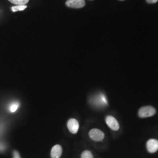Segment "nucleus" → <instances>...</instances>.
<instances>
[{
	"label": "nucleus",
	"mask_w": 158,
	"mask_h": 158,
	"mask_svg": "<svg viewBox=\"0 0 158 158\" xmlns=\"http://www.w3.org/2000/svg\"><path fill=\"white\" fill-rule=\"evenodd\" d=\"M156 113V110L152 106H144L139 110L138 115L141 118H147L153 116Z\"/></svg>",
	"instance_id": "obj_1"
},
{
	"label": "nucleus",
	"mask_w": 158,
	"mask_h": 158,
	"mask_svg": "<svg viewBox=\"0 0 158 158\" xmlns=\"http://www.w3.org/2000/svg\"><path fill=\"white\" fill-rule=\"evenodd\" d=\"M89 134L90 138L94 141H102L105 137L104 133L101 130L97 128H93L91 130Z\"/></svg>",
	"instance_id": "obj_2"
},
{
	"label": "nucleus",
	"mask_w": 158,
	"mask_h": 158,
	"mask_svg": "<svg viewBox=\"0 0 158 158\" xmlns=\"http://www.w3.org/2000/svg\"><path fill=\"white\" fill-rule=\"evenodd\" d=\"M68 130L70 133L76 134L77 133L79 129V124L76 119L72 118L68 120L67 123Z\"/></svg>",
	"instance_id": "obj_3"
},
{
	"label": "nucleus",
	"mask_w": 158,
	"mask_h": 158,
	"mask_svg": "<svg viewBox=\"0 0 158 158\" xmlns=\"http://www.w3.org/2000/svg\"><path fill=\"white\" fill-rule=\"evenodd\" d=\"M106 122L110 129L117 131L119 129V124L118 121L111 115H108L106 118Z\"/></svg>",
	"instance_id": "obj_4"
},
{
	"label": "nucleus",
	"mask_w": 158,
	"mask_h": 158,
	"mask_svg": "<svg viewBox=\"0 0 158 158\" xmlns=\"http://www.w3.org/2000/svg\"><path fill=\"white\" fill-rule=\"evenodd\" d=\"M66 5L68 7L73 8H81L85 6V0H68Z\"/></svg>",
	"instance_id": "obj_5"
},
{
	"label": "nucleus",
	"mask_w": 158,
	"mask_h": 158,
	"mask_svg": "<svg viewBox=\"0 0 158 158\" xmlns=\"http://www.w3.org/2000/svg\"><path fill=\"white\" fill-rule=\"evenodd\" d=\"M147 148L149 153L156 152L158 151V140L151 139L147 141Z\"/></svg>",
	"instance_id": "obj_6"
},
{
	"label": "nucleus",
	"mask_w": 158,
	"mask_h": 158,
	"mask_svg": "<svg viewBox=\"0 0 158 158\" xmlns=\"http://www.w3.org/2000/svg\"><path fill=\"white\" fill-rule=\"evenodd\" d=\"M63 149L60 145H56L52 148L51 158H60L62 154Z\"/></svg>",
	"instance_id": "obj_7"
},
{
	"label": "nucleus",
	"mask_w": 158,
	"mask_h": 158,
	"mask_svg": "<svg viewBox=\"0 0 158 158\" xmlns=\"http://www.w3.org/2000/svg\"><path fill=\"white\" fill-rule=\"evenodd\" d=\"M10 2L17 6H24L27 4L29 0H8Z\"/></svg>",
	"instance_id": "obj_8"
},
{
	"label": "nucleus",
	"mask_w": 158,
	"mask_h": 158,
	"mask_svg": "<svg viewBox=\"0 0 158 158\" xmlns=\"http://www.w3.org/2000/svg\"><path fill=\"white\" fill-rule=\"evenodd\" d=\"M19 107V102H13L10 105V106L9 107V110L11 113H15V111H17Z\"/></svg>",
	"instance_id": "obj_9"
},
{
	"label": "nucleus",
	"mask_w": 158,
	"mask_h": 158,
	"mask_svg": "<svg viewBox=\"0 0 158 158\" xmlns=\"http://www.w3.org/2000/svg\"><path fill=\"white\" fill-rule=\"evenodd\" d=\"M27 8V6L26 5L24 6H12V11L15 12L21 11H23Z\"/></svg>",
	"instance_id": "obj_10"
},
{
	"label": "nucleus",
	"mask_w": 158,
	"mask_h": 158,
	"mask_svg": "<svg viewBox=\"0 0 158 158\" xmlns=\"http://www.w3.org/2000/svg\"><path fill=\"white\" fill-rule=\"evenodd\" d=\"M81 158H94V156L91 151L89 150H85L81 153Z\"/></svg>",
	"instance_id": "obj_11"
},
{
	"label": "nucleus",
	"mask_w": 158,
	"mask_h": 158,
	"mask_svg": "<svg viewBox=\"0 0 158 158\" xmlns=\"http://www.w3.org/2000/svg\"><path fill=\"white\" fill-rule=\"evenodd\" d=\"M13 158H21L20 153L18 151H14L13 152Z\"/></svg>",
	"instance_id": "obj_12"
},
{
	"label": "nucleus",
	"mask_w": 158,
	"mask_h": 158,
	"mask_svg": "<svg viewBox=\"0 0 158 158\" xmlns=\"http://www.w3.org/2000/svg\"><path fill=\"white\" fill-rule=\"evenodd\" d=\"M158 0H147V2L149 4H155L158 2Z\"/></svg>",
	"instance_id": "obj_13"
},
{
	"label": "nucleus",
	"mask_w": 158,
	"mask_h": 158,
	"mask_svg": "<svg viewBox=\"0 0 158 158\" xmlns=\"http://www.w3.org/2000/svg\"><path fill=\"white\" fill-rule=\"evenodd\" d=\"M119 1H124V0H119Z\"/></svg>",
	"instance_id": "obj_14"
}]
</instances>
